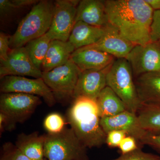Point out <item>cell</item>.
Wrapping results in <instances>:
<instances>
[{"mask_svg": "<svg viewBox=\"0 0 160 160\" xmlns=\"http://www.w3.org/2000/svg\"><path fill=\"white\" fill-rule=\"evenodd\" d=\"M127 135L125 131L112 130L106 133V143L110 148L118 147L122 140Z\"/></svg>", "mask_w": 160, "mask_h": 160, "instance_id": "obj_28", "label": "cell"}, {"mask_svg": "<svg viewBox=\"0 0 160 160\" xmlns=\"http://www.w3.org/2000/svg\"><path fill=\"white\" fill-rule=\"evenodd\" d=\"M42 73L32 62L25 46L11 49L7 59L0 62L1 79L8 76L40 78Z\"/></svg>", "mask_w": 160, "mask_h": 160, "instance_id": "obj_11", "label": "cell"}, {"mask_svg": "<svg viewBox=\"0 0 160 160\" xmlns=\"http://www.w3.org/2000/svg\"><path fill=\"white\" fill-rule=\"evenodd\" d=\"M100 118L110 117L126 111V106L114 91L106 86L97 99Z\"/></svg>", "mask_w": 160, "mask_h": 160, "instance_id": "obj_21", "label": "cell"}, {"mask_svg": "<svg viewBox=\"0 0 160 160\" xmlns=\"http://www.w3.org/2000/svg\"><path fill=\"white\" fill-rule=\"evenodd\" d=\"M100 124L106 134L113 130L125 131L141 144L148 134L140 126L137 114L128 110L110 117L101 118Z\"/></svg>", "mask_w": 160, "mask_h": 160, "instance_id": "obj_12", "label": "cell"}, {"mask_svg": "<svg viewBox=\"0 0 160 160\" xmlns=\"http://www.w3.org/2000/svg\"><path fill=\"white\" fill-rule=\"evenodd\" d=\"M109 66L102 70L81 72L73 92V98L84 97L97 101L101 92L107 86L106 73Z\"/></svg>", "mask_w": 160, "mask_h": 160, "instance_id": "obj_14", "label": "cell"}, {"mask_svg": "<svg viewBox=\"0 0 160 160\" xmlns=\"http://www.w3.org/2000/svg\"><path fill=\"white\" fill-rule=\"evenodd\" d=\"M42 101L39 97L23 93H2L0 96V112L16 122L22 123L34 112Z\"/></svg>", "mask_w": 160, "mask_h": 160, "instance_id": "obj_9", "label": "cell"}, {"mask_svg": "<svg viewBox=\"0 0 160 160\" xmlns=\"http://www.w3.org/2000/svg\"><path fill=\"white\" fill-rule=\"evenodd\" d=\"M44 157L47 160H89L87 148L71 128L58 134L45 135Z\"/></svg>", "mask_w": 160, "mask_h": 160, "instance_id": "obj_5", "label": "cell"}, {"mask_svg": "<svg viewBox=\"0 0 160 160\" xmlns=\"http://www.w3.org/2000/svg\"><path fill=\"white\" fill-rule=\"evenodd\" d=\"M105 31L106 27L91 26L78 21L75 24L68 42L76 50L95 44L102 37Z\"/></svg>", "mask_w": 160, "mask_h": 160, "instance_id": "obj_18", "label": "cell"}, {"mask_svg": "<svg viewBox=\"0 0 160 160\" xmlns=\"http://www.w3.org/2000/svg\"><path fill=\"white\" fill-rule=\"evenodd\" d=\"M81 21L95 26L105 27L109 25L104 1H80L77 10L75 23Z\"/></svg>", "mask_w": 160, "mask_h": 160, "instance_id": "obj_16", "label": "cell"}, {"mask_svg": "<svg viewBox=\"0 0 160 160\" xmlns=\"http://www.w3.org/2000/svg\"><path fill=\"white\" fill-rule=\"evenodd\" d=\"M46 160V159H45V160Z\"/></svg>", "mask_w": 160, "mask_h": 160, "instance_id": "obj_35", "label": "cell"}, {"mask_svg": "<svg viewBox=\"0 0 160 160\" xmlns=\"http://www.w3.org/2000/svg\"><path fill=\"white\" fill-rule=\"evenodd\" d=\"M10 36L3 32L0 33V62L6 61L11 49L10 47Z\"/></svg>", "mask_w": 160, "mask_h": 160, "instance_id": "obj_30", "label": "cell"}, {"mask_svg": "<svg viewBox=\"0 0 160 160\" xmlns=\"http://www.w3.org/2000/svg\"><path fill=\"white\" fill-rule=\"evenodd\" d=\"M2 93H23L42 98L48 106H54L56 99L42 78L30 79L25 77L8 76L1 79Z\"/></svg>", "mask_w": 160, "mask_h": 160, "instance_id": "obj_8", "label": "cell"}, {"mask_svg": "<svg viewBox=\"0 0 160 160\" xmlns=\"http://www.w3.org/2000/svg\"><path fill=\"white\" fill-rule=\"evenodd\" d=\"M81 70L71 59L65 65L43 72L42 79L56 99L73 98Z\"/></svg>", "mask_w": 160, "mask_h": 160, "instance_id": "obj_6", "label": "cell"}, {"mask_svg": "<svg viewBox=\"0 0 160 160\" xmlns=\"http://www.w3.org/2000/svg\"><path fill=\"white\" fill-rule=\"evenodd\" d=\"M80 1L58 0L54 2L51 26L47 34L52 40L67 42L75 24Z\"/></svg>", "mask_w": 160, "mask_h": 160, "instance_id": "obj_7", "label": "cell"}, {"mask_svg": "<svg viewBox=\"0 0 160 160\" xmlns=\"http://www.w3.org/2000/svg\"><path fill=\"white\" fill-rule=\"evenodd\" d=\"M66 124L65 120L61 115L53 112L46 117L44 120V126L48 133L55 134L62 132L66 128Z\"/></svg>", "mask_w": 160, "mask_h": 160, "instance_id": "obj_24", "label": "cell"}, {"mask_svg": "<svg viewBox=\"0 0 160 160\" xmlns=\"http://www.w3.org/2000/svg\"><path fill=\"white\" fill-rule=\"evenodd\" d=\"M150 36L151 42H160V10H155L153 12L150 26Z\"/></svg>", "mask_w": 160, "mask_h": 160, "instance_id": "obj_27", "label": "cell"}, {"mask_svg": "<svg viewBox=\"0 0 160 160\" xmlns=\"http://www.w3.org/2000/svg\"><path fill=\"white\" fill-rule=\"evenodd\" d=\"M126 59L135 78L145 73L160 72V43L136 45Z\"/></svg>", "mask_w": 160, "mask_h": 160, "instance_id": "obj_10", "label": "cell"}, {"mask_svg": "<svg viewBox=\"0 0 160 160\" xmlns=\"http://www.w3.org/2000/svg\"><path fill=\"white\" fill-rule=\"evenodd\" d=\"M118 148L122 154H126L140 148L138 145L136 139L131 136L127 135L124 138Z\"/></svg>", "mask_w": 160, "mask_h": 160, "instance_id": "obj_29", "label": "cell"}, {"mask_svg": "<svg viewBox=\"0 0 160 160\" xmlns=\"http://www.w3.org/2000/svg\"><path fill=\"white\" fill-rule=\"evenodd\" d=\"M136 114L142 129L149 134L160 135V105L142 103Z\"/></svg>", "mask_w": 160, "mask_h": 160, "instance_id": "obj_22", "label": "cell"}, {"mask_svg": "<svg viewBox=\"0 0 160 160\" xmlns=\"http://www.w3.org/2000/svg\"><path fill=\"white\" fill-rule=\"evenodd\" d=\"M158 43H160V42H158Z\"/></svg>", "mask_w": 160, "mask_h": 160, "instance_id": "obj_36", "label": "cell"}, {"mask_svg": "<svg viewBox=\"0 0 160 160\" xmlns=\"http://www.w3.org/2000/svg\"><path fill=\"white\" fill-rule=\"evenodd\" d=\"M3 154L1 160H31L11 142L3 145Z\"/></svg>", "mask_w": 160, "mask_h": 160, "instance_id": "obj_25", "label": "cell"}, {"mask_svg": "<svg viewBox=\"0 0 160 160\" xmlns=\"http://www.w3.org/2000/svg\"><path fill=\"white\" fill-rule=\"evenodd\" d=\"M70 59L82 72L106 69L116 58L106 52L84 47L76 50L72 54Z\"/></svg>", "mask_w": 160, "mask_h": 160, "instance_id": "obj_15", "label": "cell"}, {"mask_svg": "<svg viewBox=\"0 0 160 160\" xmlns=\"http://www.w3.org/2000/svg\"><path fill=\"white\" fill-rule=\"evenodd\" d=\"M112 160H160V156L143 151L141 148Z\"/></svg>", "mask_w": 160, "mask_h": 160, "instance_id": "obj_26", "label": "cell"}, {"mask_svg": "<svg viewBox=\"0 0 160 160\" xmlns=\"http://www.w3.org/2000/svg\"><path fill=\"white\" fill-rule=\"evenodd\" d=\"M16 9L12 0L0 1V12L1 16L7 15Z\"/></svg>", "mask_w": 160, "mask_h": 160, "instance_id": "obj_33", "label": "cell"}, {"mask_svg": "<svg viewBox=\"0 0 160 160\" xmlns=\"http://www.w3.org/2000/svg\"><path fill=\"white\" fill-rule=\"evenodd\" d=\"M106 85L121 99L126 110L137 114L141 103L132 69L126 58H116L106 73Z\"/></svg>", "mask_w": 160, "mask_h": 160, "instance_id": "obj_4", "label": "cell"}, {"mask_svg": "<svg viewBox=\"0 0 160 160\" xmlns=\"http://www.w3.org/2000/svg\"><path fill=\"white\" fill-rule=\"evenodd\" d=\"M39 1L37 0H12V3L16 9L24 8L25 7L36 5Z\"/></svg>", "mask_w": 160, "mask_h": 160, "instance_id": "obj_34", "label": "cell"}, {"mask_svg": "<svg viewBox=\"0 0 160 160\" xmlns=\"http://www.w3.org/2000/svg\"><path fill=\"white\" fill-rule=\"evenodd\" d=\"M67 118L75 134L86 148H98L106 143V134L100 124L96 100L84 97L74 99Z\"/></svg>", "mask_w": 160, "mask_h": 160, "instance_id": "obj_2", "label": "cell"}, {"mask_svg": "<svg viewBox=\"0 0 160 160\" xmlns=\"http://www.w3.org/2000/svg\"><path fill=\"white\" fill-rule=\"evenodd\" d=\"M134 81L141 103L160 105V72L142 75Z\"/></svg>", "mask_w": 160, "mask_h": 160, "instance_id": "obj_17", "label": "cell"}, {"mask_svg": "<svg viewBox=\"0 0 160 160\" xmlns=\"http://www.w3.org/2000/svg\"><path fill=\"white\" fill-rule=\"evenodd\" d=\"M17 122L6 114L0 112L1 134L5 131H12L15 128Z\"/></svg>", "mask_w": 160, "mask_h": 160, "instance_id": "obj_31", "label": "cell"}, {"mask_svg": "<svg viewBox=\"0 0 160 160\" xmlns=\"http://www.w3.org/2000/svg\"><path fill=\"white\" fill-rule=\"evenodd\" d=\"M141 144L147 145L151 147L160 156V135H152L148 133Z\"/></svg>", "mask_w": 160, "mask_h": 160, "instance_id": "obj_32", "label": "cell"}, {"mask_svg": "<svg viewBox=\"0 0 160 160\" xmlns=\"http://www.w3.org/2000/svg\"><path fill=\"white\" fill-rule=\"evenodd\" d=\"M75 51L74 47L68 41H51L41 70L42 72H48L65 65Z\"/></svg>", "mask_w": 160, "mask_h": 160, "instance_id": "obj_19", "label": "cell"}, {"mask_svg": "<svg viewBox=\"0 0 160 160\" xmlns=\"http://www.w3.org/2000/svg\"><path fill=\"white\" fill-rule=\"evenodd\" d=\"M135 46L109 24L106 26L105 33L99 41L86 48L106 52L116 58H126Z\"/></svg>", "mask_w": 160, "mask_h": 160, "instance_id": "obj_13", "label": "cell"}, {"mask_svg": "<svg viewBox=\"0 0 160 160\" xmlns=\"http://www.w3.org/2000/svg\"><path fill=\"white\" fill-rule=\"evenodd\" d=\"M45 135H39L37 132L29 134L21 133L16 142V146L31 160H44Z\"/></svg>", "mask_w": 160, "mask_h": 160, "instance_id": "obj_20", "label": "cell"}, {"mask_svg": "<svg viewBox=\"0 0 160 160\" xmlns=\"http://www.w3.org/2000/svg\"><path fill=\"white\" fill-rule=\"evenodd\" d=\"M54 8V3L50 1H40L34 5L10 37V49L24 47L46 34L51 26Z\"/></svg>", "mask_w": 160, "mask_h": 160, "instance_id": "obj_3", "label": "cell"}, {"mask_svg": "<svg viewBox=\"0 0 160 160\" xmlns=\"http://www.w3.org/2000/svg\"><path fill=\"white\" fill-rule=\"evenodd\" d=\"M108 22L134 45L151 42L150 26L154 9L146 0L104 1Z\"/></svg>", "mask_w": 160, "mask_h": 160, "instance_id": "obj_1", "label": "cell"}, {"mask_svg": "<svg viewBox=\"0 0 160 160\" xmlns=\"http://www.w3.org/2000/svg\"><path fill=\"white\" fill-rule=\"evenodd\" d=\"M51 41L46 33L42 36L30 41L25 46L32 62L40 70Z\"/></svg>", "mask_w": 160, "mask_h": 160, "instance_id": "obj_23", "label": "cell"}]
</instances>
